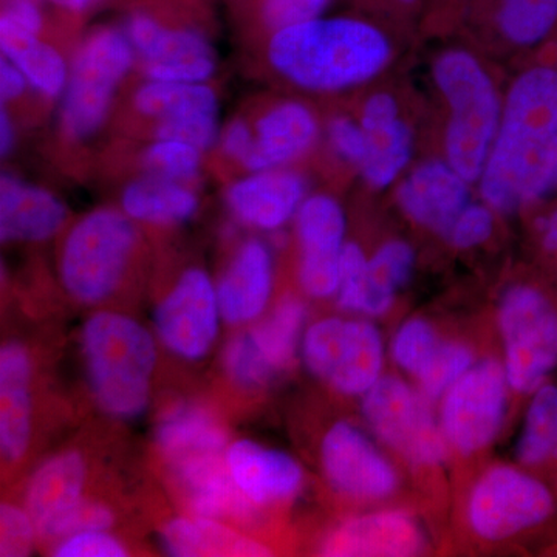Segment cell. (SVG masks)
Wrapping results in <instances>:
<instances>
[{
    "mask_svg": "<svg viewBox=\"0 0 557 557\" xmlns=\"http://www.w3.org/2000/svg\"><path fill=\"white\" fill-rule=\"evenodd\" d=\"M479 185L498 214H515L557 189L556 69H528L509 87Z\"/></svg>",
    "mask_w": 557,
    "mask_h": 557,
    "instance_id": "6da1fadb",
    "label": "cell"
},
{
    "mask_svg": "<svg viewBox=\"0 0 557 557\" xmlns=\"http://www.w3.org/2000/svg\"><path fill=\"white\" fill-rule=\"evenodd\" d=\"M267 57L277 75L296 87L330 94L380 75L392 60V46L369 22L317 17L274 32Z\"/></svg>",
    "mask_w": 557,
    "mask_h": 557,
    "instance_id": "7a4b0ae2",
    "label": "cell"
},
{
    "mask_svg": "<svg viewBox=\"0 0 557 557\" xmlns=\"http://www.w3.org/2000/svg\"><path fill=\"white\" fill-rule=\"evenodd\" d=\"M81 350L95 405L106 416L132 420L149 405L157 366L156 339L124 314L100 311L81 330Z\"/></svg>",
    "mask_w": 557,
    "mask_h": 557,
    "instance_id": "3957f363",
    "label": "cell"
},
{
    "mask_svg": "<svg viewBox=\"0 0 557 557\" xmlns=\"http://www.w3.org/2000/svg\"><path fill=\"white\" fill-rule=\"evenodd\" d=\"M434 81L449 109L446 161L469 183L479 182L504 110L496 84L474 54L458 49L440 54Z\"/></svg>",
    "mask_w": 557,
    "mask_h": 557,
    "instance_id": "277c9868",
    "label": "cell"
},
{
    "mask_svg": "<svg viewBox=\"0 0 557 557\" xmlns=\"http://www.w3.org/2000/svg\"><path fill=\"white\" fill-rule=\"evenodd\" d=\"M139 244L135 220L123 209L98 208L70 228L61 249L65 292L83 304L115 295L129 273Z\"/></svg>",
    "mask_w": 557,
    "mask_h": 557,
    "instance_id": "5b68a950",
    "label": "cell"
},
{
    "mask_svg": "<svg viewBox=\"0 0 557 557\" xmlns=\"http://www.w3.org/2000/svg\"><path fill=\"white\" fill-rule=\"evenodd\" d=\"M135 62L137 53L126 32L101 27L83 39L62 95V137L70 143H84L102 129Z\"/></svg>",
    "mask_w": 557,
    "mask_h": 557,
    "instance_id": "8992f818",
    "label": "cell"
},
{
    "mask_svg": "<svg viewBox=\"0 0 557 557\" xmlns=\"http://www.w3.org/2000/svg\"><path fill=\"white\" fill-rule=\"evenodd\" d=\"M300 354L314 379L346 397H362L383 376V338L368 319H319L304 332Z\"/></svg>",
    "mask_w": 557,
    "mask_h": 557,
    "instance_id": "52a82bcc",
    "label": "cell"
},
{
    "mask_svg": "<svg viewBox=\"0 0 557 557\" xmlns=\"http://www.w3.org/2000/svg\"><path fill=\"white\" fill-rule=\"evenodd\" d=\"M504 368L509 388L533 394L557 368V310L544 292L515 285L498 306Z\"/></svg>",
    "mask_w": 557,
    "mask_h": 557,
    "instance_id": "ba28073f",
    "label": "cell"
},
{
    "mask_svg": "<svg viewBox=\"0 0 557 557\" xmlns=\"http://www.w3.org/2000/svg\"><path fill=\"white\" fill-rule=\"evenodd\" d=\"M429 399L398 376H381L362 395V416L384 445L413 467H438L448 456V442Z\"/></svg>",
    "mask_w": 557,
    "mask_h": 557,
    "instance_id": "9c48e42d",
    "label": "cell"
},
{
    "mask_svg": "<svg viewBox=\"0 0 557 557\" xmlns=\"http://www.w3.org/2000/svg\"><path fill=\"white\" fill-rule=\"evenodd\" d=\"M553 509L555 498L541 480L522 469L498 465L472 486L467 518L475 536L498 542L541 525Z\"/></svg>",
    "mask_w": 557,
    "mask_h": 557,
    "instance_id": "30bf717a",
    "label": "cell"
},
{
    "mask_svg": "<svg viewBox=\"0 0 557 557\" xmlns=\"http://www.w3.org/2000/svg\"><path fill=\"white\" fill-rule=\"evenodd\" d=\"M508 388L502 362H474L442 398L438 421L450 448L471 456L497 438L507 413Z\"/></svg>",
    "mask_w": 557,
    "mask_h": 557,
    "instance_id": "8fae6325",
    "label": "cell"
},
{
    "mask_svg": "<svg viewBox=\"0 0 557 557\" xmlns=\"http://www.w3.org/2000/svg\"><path fill=\"white\" fill-rule=\"evenodd\" d=\"M306 319V304L284 296L269 317L230 341L223 354L228 379L239 387L260 388L287 372L302 343Z\"/></svg>",
    "mask_w": 557,
    "mask_h": 557,
    "instance_id": "7c38bea8",
    "label": "cell"
},
{
    "mask_svg": "<svg viewBox=\"0 0 557 557\" xmlns=\"http://www.w3.org/2000/svg\"><path fill=\"white\" fill-rule=\"evenodd\" d=\"M124 32L146 79L207 83L218 69L214 47L197 28L166 25L139 11L131 14Z\"/></svg>",
    "mask_w": 557,
    "mask_h": 557,
    "instance_id": "4fadbf2b",
    "label": "cell"
},
{
    "mask_svg": "<svg viewBox=\"0 0 557 557\" xmlns=\"http://www.w3.org/2000/svg\"><path fill=\"white\" fill-rule=\"evenodd\" d=\"M218 285L207 271H183L174 287L160 300L153 314L157 336L175 357L199 361L219 336Z\"/></svg>",
    "mask_w": 557,
    "mask_h": 557,
    "instance_id": "5bb4252c",
    "label": "cell"
},
{
    "mask_svg": "<svg viewBox=\"0 0 557 557\" xmlns=\"http://www.w3.org/2000/svg\"><path fill=\"white\" fill-rule=\"evenodd\" d=\"M321 465L333 490L355 500L394 496L399 475L379 446L354 423L338 421L321 443Z\"/></svg>",
    "mask_w": 557,
    "mask_h": 557,
    "instance_id": "9a60e30c",
    "label": "cell"
},
{
    "mask_svg": "<svg viewBox=\"0 0 557 557\" xmlns=\"http://www.w3.org/2000/svg\"><path fill=\"white\" fill-rule=\"evenodd\" d=\"M300 245L299 284L314 299L336 296L346 214L339 201L325 194L307 197L296 214Z\"/></svg>",
    "mask_w": 557,
    "mask_h": 557,
    "instance_id": "2e32d148",
    "label": "cell"
},
{
    "mask_svg": "<svg viewBox=\"0 0 557 557\" xmlns=\"http://www.w3.org/2000/svg\"><path fill=\"white\" fill-rule=\"evenodd\" d=\"M426 548V534L413 516L397 509L368 512L329 531L319 553L329 557H409Z\"/></svg>",
    "mask_w": 557,
    "mask_h": 557,
    "instance_id": "e0dca14e",
    "label": "cell"
},
{
    "mask_svg": "<svg viewBox=\"0 0 557 557\" xmlns=\"http://www.w3.org/2000/svg\"><path fill=\"white\" fill-rule=\"evenodd\" d=\"M463 175L446 160L418 164L399 185V208L417 225L445 237L458 215L471 203Z\"/></svg>",
    "mask_w": 557,
    "mask_h": 557,
    "instance_id": "ac0fdd59",
    "label": "cell"
},
{
    "mask_svg": "<svg viewBox=\"0 0 557 557\" xmlns=\"http://www.w3.org/2000/svg\"><path fill=\"white\" fill-rule=\"evenodd\" d=\"M307 183L296 172L278 170L251 172L231 183L225 193L231 215L249 228L281 230L296 218L307 199Z\"/></svg>",
    "mask_w": 557,
    "mask_h": 557,
    "instance_id": "d6986e66",
    "label": "cell"
},
{
    "mask_svg": "<svg viewBox=\"0 0 557 557\" xmlns=\"http://www.w3.org/2000/svg\"><path fill=\"white\" fill-rule=\"evenodd\" d=\"M359 123L368 143L364 163L359 168L362 177L372 188H387L412 159V129L399 115L398 102L384 91L366 100Z\"/></svg>",
    "mask_w": 557,
    "mask_h": 557,
    "instance_id": "ffe728a7",
    "label": "cell"
},
{
    "mask_svg": "<svg viewBox=\"0 0 557 557\" xmlns=\"http://www.w3.org/2000/svg\"><path fill=\"white\" fill-rule=\"evenodd\" d=\"M252 126V146L240 170L260 172L287 166L317 143L319 124L310 108L299 101L271 106Z\"/></svg>",
    "mask_w": 557,
    "mask_h": 557,
    "instance_id": "44dd1931",
    "label": "cell"
},
{
    "mask_svg": "<svg viewBox=\"0 0 557 557\" xmlns=\"http://www.w3.org/2000/svg\"><path fill=\"white\" fill-rule=\"evenodd\" d=\"M225 458L231 478L255 507L288 500L302 490V468L282 450L239 440L231 443Z\"/></svg>",
    "mask_w": 557,
    "mask_h": 557,
    "instance_id": "7402d4cb",
    "label": "cell"
},
{
    "mask_svg": "<svg viewBox=\"0 0 557 557\" xmlns=\"http://www.w3.org/2000/svg\"><path fill=\"white\" fill-rule=\"evenodd\" d=\"M69 220V208L42 186L3 172L0 178V239L35 244L57 236Z\"/></svg>",
    "mask_w": 557,
    "mask_h": 557,
    "instance_id": "603a6c76",
    "label": "cell"
},
{
    "mask_svg": "<svg viewBox=\"0 0 557 557\" xmlns=\"http://www.w3.org/2000/svg\"><path fill=\"white\" fill-rule=\"evenodd\" d=\"M273 293V258L262 240L242 242L219 278L218 298L222 319L240 325L256 321L269 307Z\"/></svg>",
    "mask_w": 557,
    "mask_h": 557,
    "instance_id": "cb8c5ba5",
    "label": "cell"
},
{
    "mask_svg": "<svg viewBox=\"0 0 557 557\" xmlns=\"http://www.w3.org/2000/svg\"><path fill=\"white\" fill-rule=\"evenodd\" d=\"M32 359L11 341L0 350V450L9 463L27 454L32 440Z\"/></svg>",
    "mask_w": 557,
    "mask_h": 557,
    "instance_id": "d4e9b609",
    "label": "cell"
},
{
    "mask_svg": "<svg viewBox=\"0 0 557 557\" xmlns=\"http://www.w3.org/2000/svg\"><path fill=\"white\" fill-rule=\"evenodd\" d=\"M84 485L86 461L75 450L58 454L36 469L25 493V509L30 512L40 537L83 500Z\"/></svg>",
    "mask_w": 557,
    "mask_h": 557,
    "instance_id": "484cf974",
    "label": "cell"
},
{
    "mask_svg": "<svg viewBox=\"0 0 557 557\" xmlns=\"http://www.w3.org/2000/svg\"><path fill=\"white\" fill-rule=\"evenodd\" d=\"M156 442L171 469L201 458L225 456L230 446L218 420L207 409L189 403L164 413L157 426Z\"/></svg>",
    "mask_w": 557,
    "mask_h": 557,
    "instance_id": "4316f807",
    "label": "cell"
},
{
    "mask_svg": "<svg viewBox=\"0 0 557 557\" xmlns=\"http://www.w3.org/2000/svg\"><path fill=\"white\" fill-rule=\"evenodd\" d=\"M196 516L211 519L249 518L255 505L242 494L226 467L225 456L201 458L172 469Z\"/></svg>",
    "mask_w": 557,
    "mask_h": 557,
    "instance_id": "83f0119b",
    "label": "cell"
},
{
    "mask_svg": "<svg viewBox=\"0 0 557 557\" xmlns=\"http://www.w3.org/2000/svg\"><path fill=\"white\" fill-rule=\"evenodd\" d=\"M199 197L190 183L146 174L131 180L121 194V209L135 222L174 226L199 211Z\"/></svg>",
    "mask_w": 557,
    "mask_h": 557,
    "instance_id": "f1b7e54d",
    "label": "cell"
},
{
    "mask_svg": "<svg viewBox=\"0 0 557 557\" xmlns=\"http://www.w3.org/2000/svg\"><path fill=\"white\" fill-rule=\"evenodd\" d=\"M0 47L3 58L24 73L33 89L46 100H58L67 87L70 65L61 51L39 35L0 17Z\"/></svg>",
    "mask_w": 557,
    "mask_h": 557,
    "instance_id": "f546056e",
    "label": "cell"
},
{
    "mask_svg": "<svg viewBox=\"0 0 557 557\" xmlns=\"http://www.w3.org/2000/svg\"><path fill=\"white\" fill-rule=\"evenodd\" d=\"M168 555L175 557H260L270 549L255 539L223 525L219 519L177 518L161 534Z\"/></svg>",
    "mask_w": 557,
    "mask_h": 557,
    "instance_id": "4dcf8cb0",
    "label": "cell"
},
{
    "mask_svg": "<svg viewBox=\"0 0 557 557\" xmlns=\"http://www.w3.org/2000/svg\"><path fill=\"white\" fill-rule=\"evenodd\" d=\"M135 110L153 123L197 113H219V97L205 83H166L146 79L132 100Z\"/></svg>",
    "mask_w": 557,
    "mask_h": 557,
    "instance_id": "1f68e13d",
    "label": "cell"
},
{
    "mask_svg": "<svg viewBox=\"0 0 557 557\" xmlns=\"http://www.w3.org/2000/svg\"><path fill=\"white\" fill-rule=\"evenodd\" d=\"M416 267V251L406 240H388L369 258L368 288L362 317H384L394 306L398 289L408 284Z\"/></svg>",
    "mask_w": 557,
    "mask_h": 557,
    "instance_id": "d6a6232c",
    "label": "cell"
},
{
    "mask_svg": "<svg viewBox=\"0 0 557 557\" xmlns=\"http://www.w3.org/2000/svg\"><path fill=\"white\" fill-rule=\"evenodd\" d=\"M516 456L527 467L557 458V387L544 384L533 392Z\"/></svg>",
    "mask_w": 557,
    "mask_h": 557,
    "instance_id": "836d02e7",
    "label": "cell"
},
{
    "mask_svg": "<svg viewBox=\"0 0 557 557\" xmlns=\"http://www.w3.org/2000/svg\"><path fill=\"white\" fill-rule=\"evenodd\" d=\"M557 24V0H500L497 25L519 47L542 42Z\"/></svg>",
    "mask_w": 557,
    "mask_h": 557,
    "instance_id": "e575fe53",
    "label": "cell"
},
{
    "mask_svg": "<svg viewBox=\"0 0 557 557\" xmlns=\"http://www.w3.org/2000/svg\"><path fill=\"white\" fill-rule=\"evenodd\" d=\"M474 354L467 344L440 341L426 366L416 376L418 388L429 401H437L445 397L446 392L474 366Z\"/></svg>",
    "mask_w": 557,
    "mask_h": 557,
    "instance_id": "d590c367",
    "label": "cell"
},
{
    "mask_svg": "<svg viewBox=\"0 0 557 557\" xmlns=\"http://www.w3.org/2000/svg\"><path fill=\"white\" fill-rule=\"evenodd\" d=\"M139 168L146 174L178 180L193 185L199 178L203 150L177 139H157L139 153Z\"/></svg>",
    "mask_w": 557,
    "mask_h": 557,
    "instance_id": "8d00e7d4",
    "label": "cell"
},
{
    "mask_svg": "<svg viewBox=\"0 0 557 557\" xmlns=\"http://www.w3.org/2000/svg\"><path fill=\"white\" fill-rule=\"evenodd\" d=\"M437 332L423 318L403 322L391 344V355L403 372L417 376L438 347Z\"/></svg>",
    "mask_w": 557,
    "mask_h": 557,
    "instance_id": "74e56055",
    "label": "cell"
},
{
    "mask_svg": "<svg viewBox=\"0 0 557 557\" xmlns=\"http://www.w3.org/2000/svg\"><path fill=\"white\" fill-rule=\"evenodd\" d=\"M368 265L369 258L362 248L355 242H347L341 256L339 288L336 293L339 309L346 313L362 314L368 288Z\"/></svg>",
    "mask_w": 557,
    "mask_h": 557,
    "instance_id": "f35d334b",
    "label": "cell"
},
{
    "mask_svg": "<svg viewBox=\"0 0 557 557\" xmlns=\"http://www.w3.org/2000/svg\"><path fill=\"white\" fill-rule=\"evenodd\" d=\"M219 113H197L180 119L153 123L152 135L157 139H177L200 150H208L219 141Z\"/></svg>",
    "mask_w": 557,
    "mask_h": 557,
    "instance_id": "ab89813d",
    "label": "cell"
},
{
    "mask_svg": "<svg viewBox=\"0 0 557 557\" xmlns=\"http://www.w3.org/2000/svg\"><path fill=\"white\" fill-rule=\"evenodd\" d=\"M38 534L35 522L27 509L16 505L2 504L0 507V556L25 557L33 553Z\"/></svg>",
    "mask_w": 557,
    "mask_h": 557,
    "instance_id": "60d3db41",
    "label": "cell"
},
{
    "mask_svg": "<svg viewBox=\"0 0 557 557\" xmlns=\"http://www.w3.org/2000/svg\"><path fill=\"white\" fill-rule=\"evenodd\" d=\"M113 523V512L109 507L100 502L79 500L72 509H69L64 516H61L44 534L46 539H61L72 536V534L83 533L91 530H109Z\"/></svg>",
    "mask_w": 557,
    "mask_h": 557,
    "instance_id": "b9f144b4",
    "label": "cell"
},
{
    "mask_svg": "<svg viewBox=\"0 0 557 557\" xmlns=\"http://www.w3.org/2000/svg\"><path fill=\"white\" fill-rule=\"evenodd\" d=\"M493 230V209L487 207L485 201L483 203L471 201L453 223L445 239L458 249L475 248L490 239Z\"/></svg>",
    "mask_w": 557,
    "mask_h": 557,
    "instance_id": "7bdbcfd3",
    "label": "cell"
},
{
    "mask_svg": "<svg viewBox=\"0 0 557 557\" xmlns=\"http://www.w3.org/2000/svg\"><path fill=\"white\" fill-rule=\"evenodd\" d=\"M330 0H263L260 16L271 32L321 17Z\"/></svg>",
    "mask_w": 557,
    "mask_h": 557,
    "instance_id": "ee69618b",
    "label": "cell"
},
{
    "mask_svg": "<svg viewBox=\"0 0 557 557\" xmlns=\"http://www.w3.org/2000/svg\"><path fill=\"white\" fill-rule=\"evenodd\" d=\"M53 556L57 557H123L127 549L108 533V530L83 531L61 539L54 545Z\"/></svg>",
    "mask_w": 557,
    "mask_h": 557,
    "instance_id": "f6af8a7d",
    "label": "cell"
},
{
    "mask_svg": "<svg viewBox=\"0 0 557 557\" xmlns=\"http://www.w3.org/2000/svg\"><path fill=\"white\" fill-rule=\"evenodd\" d=\"M327 134L330 145L341 159L361 168L368 152V143H366L361 123L351 120L350 116H335L329 123Z\"/></svg>",
    "mask_w": 557,
    "mask_h": 557,
    "instance_id": "bcb514c9",
    "label": "cell"
},
{
    "mask_svg": "<svg viewBox=\"0 0 557 557\" xmlns=\"http://www.w3.org/2000/svg\"><path fill=\"white\" fill-rule=\"evenodd\" d=\"M219 149L230 163L242 168L252 146V126L244 116L231 120L220 132Z\"/></svg>",
    "mask_w": 557,
    "mask_h": 557,
    "instance_id": "7dc6e473",
    "label": "cell"
},
{
    "mask_svg": "<svg viewBox=\"0 0 557 557\" xmlns=\"http://www.w3.org/2000/svg\"><path fill=\"white\" fill-rule=\"evenodd\" d=\"M2 17L24 30L42 35L44 14L38 0H3Z\"/></svg>",
    "mask_w": 557,
    "mask_h": 557,
    "instance_id": "c3c4849f",
    "label": "cell"
},
{
    "mask_svg": "<svg viewBox=\"0 0 557 557\" xmlns=\"http://www.w3.org/2000/svg\"><path fill=\"white\" fill-rule=\"evenodd\" d=\"M30 86L24 73L7 58L0 62V97L2 106L9 108L13 102L20 101L24 97L27 87Z\"/></svg>",
    "mask_w": 557,
    "mask_h": 557,
    "instance_id": "681fc988",
    "label": "cell"
},
{
    "mask_svg": "<svg viewBox=\"0 0 557 557\" xmlns=\"http://www.w3.org/2000/svg\"><path fill=\"white\" fill-rule=\"evenodd\" d=\"M16 126L11 119L10 110L7 106H2V115H0V152L3 159L13 152L16 146Z\"/></svg>",
    "mask_w": 557,
    "mask_h": 557,
    "instance_id": "f907efd6",
    "label": "cell"
},
{
    "mask_svg": "<svg viewBox=\"0 0 557 557\" xmlns=\"http://www.w3.org/2000/svg\"><path fill=\"white\" fill-rule=\"evenodd\" d=\"M542 245L557 256V209L541 222Z\"/></svg>",
    "mask_w": 557,
    "mask_h": 557,
    "instance_id": "816d5d0a",
    "label": "cell"
},
{
    "mask_svg": "<svg viewBox=\"0 0 557 557\" xmlns=\"http://www.w3.org/2000/svg\"><path fill=\"white\" fill-rule=\"evenodd\" d=\"M54 5L67 11V13H83L90 5L91 0H51Z\"/></svg>",
    "mask_w": 557,
    "mask_h": 557,
    "instance_id": "f5cc1de1",
    "label": "cell"
},
{
    "mask_svg": "<svg viewBox=\"0 0 557 557\" xmlns=\"http://www.w3.org/2000/svg\"><path fill=\"white\" fill-rule=\"evenodd\" d=\"M399 2H403V3H412V2H416V0H399Z\"/></svg>",
    "mask_w": 557,
    "mask_h": 557,
    "instance_id": "db71d44e",
    "label": "cell"
},
{
    "mask_svg": "<svg viewBox=\"0 0 557 557\" xmlns=\"http://www.w3.org/2000/svg\"><path fill=\"white\" fill-rule=\"evenodd\" d=\"M38 2H39V0H38Z\"/></svg>",
    "mask_w": 557,
    "mask_h": 557,
    "instance_id": "11a10c76",
    "label": "cell"
}]
</instances>
